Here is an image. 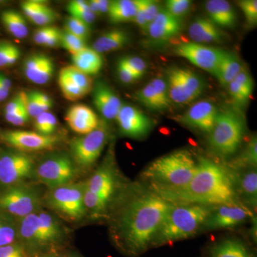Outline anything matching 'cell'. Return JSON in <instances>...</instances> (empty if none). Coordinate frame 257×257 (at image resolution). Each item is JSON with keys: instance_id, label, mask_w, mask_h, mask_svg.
<instances>
[{"instance_id": "6da1fadb", "label": "cell", "mask_w": 257, "mask_h": 257, "mask_svg": "<svg viewBox=\"0 0 257 257\" xmlns=\"http://www.w3.org/2000/svg\"><path fill=\"white\" fill-rule=\"evenodd\" d=\"M126 198L113 218L111 238L121 253L138 257L152 248L172 204L150 188L137 191Z\"/></svg>"}, {"instance_id": "7a4b0ae2", "label": "cell", "mask_w": 257, "mask_h": 257, "mask_svg": "<svg viewBox=\"0 0 257 257\" xmlns=\"http://www.w3.org/2000/svg\"><path fill=\"white\" fill-rule=\"evenodd\" d=\"M153 191L173 204L216 207L240 204L235 193L231 172L202 157L197 161V170L192 180L183 188Z\"/></svg>"}, {"instance_id": "3957f363", "label": "cell", "mask_w": 257, "mask_h": 257, "mask_svg": "<svg viewBox=\"0 0 257 257\" xmlns=\"http://www.w3.org/2000/svg\"><path fill=\"white\" fill-rule=\"evenodd\" d=\"M197 167L192 154L183 149L154 160L144 171L143 177L150 182L153 190L178 189L192 180Z\"/></svg>"}, {"instance_id": "277c9868", "label": "cell", "mask_w": 257, "mask_h": 257, "mask_svg": "<svg viewBox=\"0 0 257 257\" xmlns=\"http://www.w3.org/2000/svg\"><path fill=\"white\" fill-rule=\"evenodd\" d=\"M213 207L172 204L154 238L152 248L192 237L202 229Z\"/></svg>"}, {"instance_id": "5b68a950", "label": "cell", "mask_w": 257, "mask_h": 257, "mask_svg": "<svg viewBox=\"0 0 257 257\" xmlns=\"http://www.w3.org/2000/svg\"><path fill=\"white\" fill-rule=\"evenodd\" d=\"M20 236L24 247L34 256L41 253H55L63 243L62 226L47 212H33L21 218Z\"/></svg>"}, {"instance_id": "8992f818", "label": "cell", "mask_w": 257, "mask_h": 257, "mask_svg": "<svg viewBox=\"0 0 257 257\" xmlns=\"http://www.w3.org/2000/svg\"><path fill=\"white\" fill-rule=\"evenodd\" d=\"M243 134L244 124L239 115L230 110L219 112L209 134V146L219 156H231L241 145Z\"/></svg>"}, {"instance_id": "52a82bcc", "label": "cell", "mask_w": 257, "mask_h": 257, "mask_svg": "<svg viewBox=\"0 0 257 257\" xmlns=\"http://www.w3.org/2000/svg\"><path fill=\"white\" fill-rule=\"evenodd\" d=\"M84 184H69L54 188L48 197V204L60 215L71 221H78L85 214Z\"/></svg>"}, {"instance_id": "ba28073f", "label": "cell", "mask_w": 257, "mask_h": 257, "mask_svg": "<svg viewBox=\"0 0 257 257\" xmlns=\"http://www.w3.org/2000/svg\"><path fill=\"white\" fill-rule=\"evenodd\" d=\"M107 138L106 128L99 125L92 133L74 139L71 143V152L74 160L82 167L94 165L100 157Z\"/></svg>"}, {"instance_id": "9c48e42d", "label": "cell", "mask_w": 257, "mask_h": 257, "mask_svg": "<svg viewBox=\"0 0 257 257\" xmlns=\"http://www.w3.org/2000/svg\"><path fill=\"white\" fill-rule=\"evenodd\" d=\"M39 179L52 188L70 184L76 175L72 161L65 155L47 159L37 167Z\"/></svg>"}, {"instance_id": "30bf717a", "label": "cell", "mask_w": 257, "mask_h": 257, "mask_svg": "<svg viewBox=\"0 0 257 257\" xmlns=\"http://www.w3.org/2000/svg\"><path fill=\"white\" fill-rule=\"evenodd\" d=\"M175 54L199 68L215 75L223 50L195 42H184L175 47Z\"/></svg>"}, {"instance_id": "8fae6325", "label": "cell", "mask_w": 257, "mask_h": 257, "mask_svg": "<svg viewBox=\"0 0 257 257\" xmlns=\"http://www.w3.org/2000/svg\"><path fill=\"white\" fill-rule=\"evenodd\" d=\"M34 170L32 157L24 152H8L0 156V183L12 185L28 178Z\"/></svg>"}, {"instance_id": "7c38bea8", "label": "cell", "mask_w": 257, "mask_h": 257, "mask_svg": "<svg viewBox=\"0 0 257 257\" xmlns=\"http://www.w3.org/2000/svg\"><path fill=\"white\" fill-rule=\"evenodd\" d=\"M2 140L19 151L25 152L50 150L60 141L55 135H44L37 132L8 131L1 134Z\"/></svg>"}, {"instance_id": "4fadbf2b", "label": "cell", "mask_w": 257, "mask_h": 257, "mask_svg": "<svg viewBox=\"0 0 257 257\" xmlns=\"http://www.w3.org/2000/svg\"><path fill=\"white\" fill-rule=\"evenodd\" d=\"M39 205L36 192L27 187L10 189L0 197V208L19 217L35 212Z\"/></svg>"}, {"instance_id": "5bb4252c", "label": "cell", "mask_w": 257, "mask_h": 257, "mask_svg": "<svg viewBox=\"0 0 257 257\" xmlns=\"http://www.w3.org/2000/svg\"><path fill=\"white\" fill-rule=\"evenodd\" d=\"M121 133L128 138L146 137L152 128V119L138 108L128 104L121 106L116 117Z\"/></svg>"}, {"instance_id": "9a60e30c", "label": "cell", "mask_w": 257, "mask_h": 257, "mask_svg": "<svg viewBox=\"0 0 257 257\" xmlns=\"http://www.w3.org/2000/svg\"><path fill=\"white\" fill-rule=\"evenodd\" d=\"M251 215L248 208L240 204L216 206L213 207L203 227L206 229L232 228L242 224Z\"/></svg>"}, {"instance_id": "2e32d148", "label": "cell", "mask_w": 257, "mask_h": 257, "mask_svg": "<svg viewBox=\"0 0 257 257\" xmlns=\"http://www.w3.org/2000/svg\"><path fill=\"white\" fill-rule=\"evenodd\" d=\"M218 113L216 106L210 101H200L193 104L179 119L182 124L209 134Z\"/></svg>"}, {"instance_id": "e0dca14e", "label": "cell", "mask_w": 257, "mask_h": 257, "mask_svg": "<svg viewBox=\"0 0 257 257\" xmlns=\"http://www.w3.org/2000/svg\"><path fill=\"white\" fill-rule=\"evenodd\" d=\"M94 106L104 118L116 119L122 104L114 91L106 83L97 82L93 87Z\"/></svg>"}, {"instance_id": "ac0fdd59", "label": "cell", "mask_w": 257, "mask_h": 257, "mask_svg": "<svg viewBox=\"0 0 257 257\" xmlns=\"http://www.w3.org/2000/svg\"><path fill=\"white\" fill-rule=\"evenodd\" d=\"M25 77L34 84L43 85L51 80L54 72L55 64L52 59L42 54H35L30 56L23 64Z\"/></svg>"}, {"instance_id": "d6986e66", "label": "cell", "mask_w": 257, "mask_h": 257, "mask_svg": "<svg viewBox=\"0 0 257 257\" xmlns=\"http://www.w3.org/2000/svg\"><path fill=\"white\" fill-rule=\"evenodd\" d=\"M65 119L74 133L82 135L92 133L99 125L97 115L85 104L71 106L66 114Z\"/></svg>"}, {"instance_id": "ffe728a7", "label": "cell", "mask_w": 257, "mask_h": 257, "mask_svg": "<svg viewBox=\"0 0 257 257\" xmlns=\"http://www.w3.org/2000/svg\"><path fill=\"white\" fill-rule=\"evenodd\" d=\"M182 30L180 19L172 16L165 10H160L155 20L146 28L149 36L154 40L162 41L177 36Z\"/></svg>"}, {"instance_id": "44dd1931", "label": "cell", "mask_w": 257, "mask_h": 257, "mask_svg": "<svg viewBox=\"0 0 257 257\" xmlns=\"http://www.w3.org/2000/svg\"><path fill=\"white\" fill-rule=\"evenodd\" d=\"M233 185L238 199H243L249 205H256L257 173L256 169H246L243 172H231Z\"/></svg>"}, {"instance_id": "7402d4cb", "label": "cell", "mask_w": 257, "mask_h": 257, "mask_svg": "<svg viewBox=\"0 0 257 257\" xmlns=\"http://www.w3.org/2000/svg\"><path fill=\"white\" fill-rule=\"evenodd\" d=\"M207 257H256L247 244L236 238L220 240L211 245Z\"/></svg>"}, {"instance_id": "603a6c76", "label": "cell", "mask_w": 257, "mask_h": 257, "mask_svg": "<svg viewBox=\"0 0 257 257\" xmlns=\"http://www.w3.org/2000/svg\"><path fill=\"white\" fill-rule=\"evenodd\" d=\"M188 33L195 43L219 42L223 39L222 32L209 19L197 18L189 26Z\"/></svg>"}, {"instance_id": "cb8c5ba5", "label": "cell", "mask_w": 257, "mask_h": 257, "mask_svg": "<svg viewBox=\"0 0 257 257\" xmlns=\"http://www.w3.org/2000/svg\"><path fill=\"white\" fill-rule=\"evenodd\" d=\"M209 20L216 26L231 28L236 22V13L231 5L224 0H209L206 3Z\"/></svg>"}, {"instance_id": "d4e9b609", "label": "cell", "mask_w": 257, "mask_h": 257, "mask_svg": "<svg viewBox=\"0 0 257 257\" xmlns=\"http://www.w3.org/2000/svg\"><path fill=\"white\" fill-rule=\"evenodd\" d=\"M86 186L89 190L109 202L115 189L114 177L111 169L106 166L101 167L89 179Z\"/></svg>"}, {"instance_id": "484cf974", "label": "cell", "mask_w": 257, "mask_h": 257, "mask_svg": "<svg viewBox=\"0 0 257 257\" xmlns=\"http://www.w3.org/2000/svg\"><path fill=\"white\" fill-rule=\"evenodd\" d=\"M130 37L126 32L119 29L109 30L98 37L93 44L92 49L97 53L114 52L127 45Z\"/></svg>"}, {"instance_id": "4316f807", "label": "cell", "mask_w": 257, "mask_h": 257, "mask_svg": "<svg viewBox=\"0 0 257 257\" xmlns=\"http://www.w3.org/2000/svg\"><path fill=\"white\" fill-rule=\"evenodd\" d=\"M72 60L74 67L89 76L99 73L103 65L100 54L89 47L72 56Z\"/></svg>"}, {"instance_id": "83f0119b", "label": "cell", "mask_w": 257, "mask_h": 257, "mask_svg": "<svg viewBox=\"0 0 257 257\" xmlns=\"http://www.w3.org/2000/svg\"><path fill=\"white\" fill-rule=\"evenodd\" d=\"M242 69V65L236 55L223 51L214 77L222 85L228 86Z\"/></svg>"}, {"instance_id": "f1b7e54d", "label": "cell", "mask_w": 257, "mask_h": 257, "mask_svg": "<svg viewBox=\"0 0 257 257\" xmlns=\"http://www.w3.org/2000/svg\"><path fill=\"white\" fill-rule=\"evenodd\" d=\"M253 86V79L243 69L228 84L230 95L239 104H245L249 99L252 94Z\"/></svg>"}, {"instance_id": "f546056e", "label": "cell", "mask_w": 257, "mask_h": 257, "mask_svg": "<svg viewBox=\"0 0 257 257\" xmlns=\"http://www.w3.org/2000/svg\"><path fill=\"white\" fill-rule=\"evenodd\" d=\"M167 87L169 96L172 102L178 104H187L192 102L194 99L186 90L183 83L179 78L176 67H170L167 70Z\"/></svg>"}, {"instance_id": "4dcf8cb0", "label": "cell", "mask_w": 257, "mask_h": 257, "mask_svg": "<svg viewBox=\"0 0 257 257\" xmlns=\"http://www.w3.org/2000/svg\"><path fill=\"white\" fill-rule=\"evenodd\" d=\"M137 13V0L110 1L107 14L112 23H120L134 20Z\"/></svg>"}, {"instance_id": "1f68e13d", "label": "cell", "mask_w": 257, "mask_h": 257, "mask_svg": "<svg viewBox=\"0 0 257 257\" xmlns=\"http://www.w3.org/2000/svg\"><path fill=\"white\" fill-rule=\"evenodd\" d=\"M1 20L6 30L15 38L25 39L28 37V25L23 15L14 10H7L2 13Z\"/></svg>"}, {"instance_id": "d6a6232c", "label": "cell", "mask_w": 257, "mask_h": 257, "mask_svg": "<svg viewBox=\"0 0 257 257\" xmlns=\"http://www.w3.org/2000/svg\"><path fill=\"white\" fill-rule=\"evenodd\" d=\"M160 12V7L156 2L137 0V13L134 21L140 28L146 30Z\"/></svg>"}, {"instance_id": "836d02e7", "label": "cell", "mask_w": 257, "mask_h": 257, "mask_svg": "<svg viewBox=\"0 0 257 257\" xmlns=\"http://www.w3.org/2000/svg\"><path fill=\"white\" fill-rule=\"evenodd\" d=\"M58 84L62 94L67 100H79L87 95L85 92L73 82L64 68L61 69L59 74Z\"/></svg>"}, {"instance_id": "e575fe53", "label": "cell", "mask_w": 257, "mask_h": 257, "mask_svg": "<svg viewBox=\"0 0 257 257\" xmlns=\"http://www.w3.org/2000/svg\"><path fill=\"white\" fill-rule=\"evenodd\" d=\"M257 164V141L256 137L253 136L250 140L244 152L238 160L233 163L236 170L243 169H256Z\"/></svg>"}, {"instance_id": "d590c367", "label": "cell", "mask_w": 257, "mask_h": 257, "mask_svg": "<svg viewBox=\"0 0 257 257\" xmlns=\"http://www.w3.org/2000/svg\"><path fill=\"white\" fill-rule=\"evenodd\" d=\"M25 107L30 117L36 118L39 115L50 111L53 104L42 103L37 96V92H23Z\"/></svg>"}, {"instance_id": "8d00e7d4", "label": "cell", "mask_w": 257, "mask_h": 257, "mask_svg": "<svg viewBox=\"0 0 257 257\" xmlns=\"http://www.w3.org/2000/svg\"><path fill=\"white\" fill-rule=\"evenodd\" d=\"M136 98L143 105L149 109H153V110L165 109L150 83L136 93Z\"/></svg>"}, {"instance_id": "74e56055", "label": "cell", "mask_w": 257, "mask_h": 257, "mask_svg": "<svg viewBox=\"0 0 257 257\" xmlns=\"http://www.w3.org/2000/svg\"><path fill=\"white\" fill-rule=\"evenodd\" d=\"M84 204L86 209H89L94 215H99L106 209L108 201L103 199L100 196L92 192L84 185Z\"/></svg>"}, {"instance_id": "f35d334b", "label": "cell", "mask_w": 257, "mask_h": 257, "mask_svg": "<svg viewBox=\"0 0 257 257\" xmlns=\"http://www.w3.org/2000/svg\"><path fill=\"white\" fill-rule=\"evenodd\" d=\"M66 72L68 74L71 79L73 82L77 84L82 90L87 94L92 92L93 87H94V83H93L92 79L90 76L84 74V72H81L78 69L74 67L73 65L68 66V67H64Z\"/></svg>"}, {"instance_id": "ab89813d", "label": "cell", "mask_w": 257, "mask_h": 257, "mask_svg": "<svg viewBox=\"0 0 257 257\" xmlns=\"http://www.w3.org/2000/svg\"><path fill=\"white\" fill-rule=\"evenodd\" d=\"M65 32L86 41L90 34L89 25L78 19L69 17L65 23Z\"/></svg>"}, {"instance_id": "60d3db41", "label": "cell", "mask_w": 257, "mask_h": 257, "mask_svg": "<svg viewBox=\"0 0 257 257\" xmlns=\"http://www.w3.org/2000/svg\"><path fill=\"white\" fill-rule=\"evenodd\" d=\"M84 40L79 37L74 36L72 34L64 31L62 32L60 45L67 51L71 55L73 56L85 48L86 45Z\"/></svg>"}, {"instance_id": "b9f144b4", "label": "cell", "mask_w": 257, "mask_h": 257, "mask_svg": "<svg viewBox=\"0 0 257 257\" xmlns=\"http://www.w3.org/2000/svg\"><path fill=\"white\" fill-rule=\"evenodd\" d=\"M192 2L189 0H169L166 2V11L180 19L188 13Z\"/></svg>"}, {"instance_id": "7bdbcfd3", "label": "cell", "mask_w": 257, "mask_h": 257, "mask_svg": "<svg viewBox=\"0 0 257 257\" xmlns=\"http://www.w3.org/2000/svg\"><path fill=\"white\" fill-rule=\"evenodd\" d=\"M150 83L153 87L154 90L158 96L162 105L164 106L165 109H168L172 101H171L170 96H169L167 82L161 78H155L152 79Z\"/></svg>"}, {"instance_id": "ee69618b", "label": "cell", "mask_w": 257, "mask_h": 257, "mask_svg": "<svg viewBox=\"0 0 257 257\" xmlns=\"http://www.w3.org/2000/svg\"><path fill=\"white\" fill-rule=\"evenodd\" d=\"M49 7L46 3L42 1H36V0H29L22 3L21 8L25 16L29 20H31L35 15L49 9Z\"/></svg>"}, {"instance_id": "f6af8a7d", "label": "cell", "mask_w": 257, "mask_h": 257, "mask_svg": "<svg viewBox=\"0 0 257 257\" xmlns=\"http://www.w3.org/2000/svg\"><path fill=\"white\" fill-rule=\"evenodd\" d=\"M131 72L141 78L146 72L147 64L143 59L138 57H125L120 60Z\"/></svg>"}, {"instance_id": "bcb514c9", "label": "cell", "mask_w": 257, "mask_h": 257, "mask_svg": "<svg viewBox=\"0 0 257 257\" xmlns=\"http://www.w3.org/2000/svg\"><path fill=\"white\" fill-rule=\"evenodd\" d=\"M16 236L13 225L0 221V247L14 243Z\"/></svg>"}, {"instance_id": "7dc6e473", "label": "cell", "mask_w": 257, "mask_h": 257, "mask_svg": "<svg viewBox=\"0 0 257 257\" xmlns=\"http://www.w3.org/2000/svg\"><path fill=\"white\" fill-rule=\"evenodd\" d=\"M239 5L249 25H255L257 22L256 0H243L240 2Z\"/></svg>"}, {"instance_id": "c3c4849f", "label": "cell", "mask_w": 257, "mask_h": 257, "mask_svg": "<svg viewBox=\"0 0 257 257\" xmlns=\"http://www.w3.org/2000/svg\"><path fill=\"white\" fill-rule=\"evenodd\" d=\"M57 13L55 10L50 8L49 9L39 13L30 20L32 23L40 27L49 26L53 23L57 19Z\"/></svg>"}, {"instance_id": "681fc988", "label": "cell", "mask_w": 257, "mask_h": 257, "mask_svg": "<svg viewBox=\"0 0 257 257\" xmlns=\"http://www.w3.org/2000/svg\"><path fill=\"white\" fill-rule=\"evenodd\" d=\"M0 257H31L23 246L16 243L0 247Z\"/></svg>"}, {"instance_id": "f907efd6", "label": "cell", "mask_w": 257, "mask_h": 257, "mask_svg": "<svg viewBox=\"0 0 257 257\" xmlns=\"http://www.w3.org/2000/svg\"><path fill=\"white\" fill-rule=\"evenodd\" d=\"M58 30V28L52 26V25L40 27V28L37 29L36 31L34 32V42H35V43L37 44V45L45 46V44L46 43L47 40H48L49 37Z\"/></svg>"}, {"instance_id": "816d5d0a", "label": "cell", "mask_w": 257, "mask_h": 257, "mask_svg": "<svg viewBox=\"0 0 257 257\" xmlns=\"http://www.w3.org/2000/svg\"><path fill=\"white\" fill-rule=\"evenodd\" d=\"M5 117L10 124L15 125V126H23L28 122L30 116L27 111L25 104V106L20 111H17L14 114H5Z\"/></svg>"}, {"instance_id": "f5cc1de1", "label": "cell", "mask_w": 257, "mask_h": 257, "mask_svg": "<svg viewBox=\"0 0 257 257\" xmlns=\"http://www.w3.org/2000/svg\"><path fill=\"white\" fill-rule=\"evenodd\" d=\"M68 10L70 17L78 19L81 21L84 22L87 25H90L94 23L96 20L95 14L92 13L89 8H83L79 10Z\"/></svg>"}, {"instance_id": "db71d44e", "label": "cell", "mask_w": 257, "mask_h": 257, "mask_svg": "<svg viewBox=\"0 0 257 257\" xmlns=\"http://www.w3.org/2000/svg\"><path fill=\"white\" fill-rule=\"evenodd\" d=\"M15 47L11 42L8 41L0 42V68H5L8 66L10 54Z\"/></svg>"}, {"instance_id": "11a10c76", "label": "cell", "mask_w": 257, "mask_h": 257, "mask_svg": "<svg viewBox=\"0 0 257 257\" xmlns=\"http://www.w3.org/2000/svg\"><path fill=\"white\" fill-rule=\"evenodd\" d=\"M25 106L23 93H19L11 101L8 103L5 106V114H14L17 111H20Z\"/></svg>"}, {"instance_id": "9f6ffc18", "label": "cell", "mask_w": 257, "mask_h": 257, "mask_svg": "<svg viewBox=\"0 0 257 257\" xmlns=\"http://www.w3.org/2000/svg\"><path fill=\"white\" fill-rule=\"evenodd\" d=\"M117 72L121 82L126 83V84L133 83L140 79L136 74L131 72L120 60L117 64Z\"/></svg>"}, {"instance_id": "6f0895ef", "label": "cell", "mask_w": 257, "mask_h": 257, "mask_svg": "<svg viewBox=\"0 0 257 257\" xmlns=\"http://www.w3.org/2000/svg\"><path fill=\"white\" fill-rule=\"evenodd\" d=\"M57 120L55 115L51 113L50 111L47 112L46 126H45V135H53L55 133L56 127H57Z\"/></svg>"}, {"instance_id": "680465c9", "label": "cell", "mask_w": 257, "mask_h": 257, "mask_svg": "<svg viewBox=\"0 0 257 257\" xmlns=\"http://www.w3.org/2000/svg\"><path fill=\"white\" fill-rule=\"evenodd\" d=\"M98 8H99V15L103 13H107L109 10L110 1L107 0H97Z\"/></svg>"}, {"instance_id": "91938a15", "label": "cell", "mask_w": 257, "mask_h": 257, "mask_svg": "<svg viewBox=\"0 0 257 257\" xmlns=\"http://www.w3.org/2000/svg\"><path fill=\"white\" fill-rule=\"evenodd\" d=\"M0 84H1L6 90L10 92L12 88L11 81H10L6 76L3 75V74H0Z\"/></svg>"}, {"instance_id": "94428289", "label": "cell", "mask_w": 257, "mask_h": 257, "mask_svg": "<svg viewBox=\"0 0 257 257\" xmlns=\"http://www.w3.org/2000/svg\"><path fill=\"white\" fill-rule=\"evenodd\" d=\"M10 92L5 89L3 86L0 84V101L5 100L9 96Z\"/></svg>"}, {"instance_id": "6125c7cd", "label": "cell", "mask_w": 257, "mask_h": 257, "mask_svg": "<svg viewBox=\"0 0 257 257\" xmlns=\"http://www.w3.org/2000/svg\"><path fill=\"white\" fill-rule=\"evenodd\" d=\"M34 257H55L54 253H41V254H37Z\"/></svg>"}, {"instance_id": "be15d7a7", "label": "cell", "mask_w": 257, "mask_h": 257, "mask_svg": "<svg viewBox=\"0 0 257 257\" xmlns=\"http://www.w3.org/2000/svg\"><path fill=\"white\" fill-rule=\"evenodd\" d=\"M62 257H81L76 253H67V254L63 255Z\"/></svg>"}]
</instances>
